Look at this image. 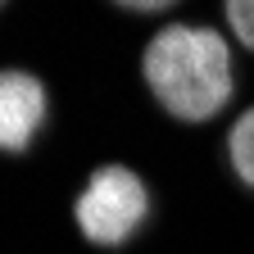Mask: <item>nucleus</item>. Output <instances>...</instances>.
Listing matches in <instances>:
<instances>
[{"label": "nucleus", "mask_w": 254, "mask_h": 254, "mask_svg": "<svg viewBox=\"0 0 254 254\" xmlns=\"http://www.w3.org/2000/svg\"><path fill=\"white\" fill-rule=\"evenodd\" d=\"M141 68L154 100L182 123H204L232 100V50L213 27H164Z\"/></svg>", "instance_id": "obj_1"}, {"label": "nucleus", "mask_w": 254, "mask_h": 254, "mask_svg": "<svg viewBox=\"0 0 254 254\" xmlns=\"http://www.w3.org/2000/svg\"><path fill=\"white\" fill-rule=\"evenodd\" d=\"M77 227L91 245H123L132 241L145 218H150V190L145 182L123 168V164H105L95 168V177L86 182V190L77 195Z\"/></svg>", "instance_id": "obj_2"}, {"label": "nucleus", "mask_w": 254, "mask_h": 254, "mask_svg": "<svg viewBox=\"0 0 254 254\" xmlns=\"http://www.w3.org/2000/svg\"><path fill=\"white\" fill-rule=\"evenodd\" d=\"M227 154H232V168L245 186H254V109H245L227 136Z\"/></svg>", "instance_id": "obj_4"}, {"label": "nucleus", "mask_w": 254, "mask_h": 254, "mask_svg": "<svg viewBox=\"0 0 254 254\" xmlns=\"http://www.w3.org/2000/svg\"><path fill=\"white\" fill-rule=\"evenodd\" d=\"M41 123H46V86L23 68H5L0 73V150L23 154L37 141Z\"/></svg>", "instance_id": "obj_3"}, {"label": "nucleus", "mask_w": 254, "mask_h": 254, "mask_svg": "<svg viewBox=\"0 0 254 254\" xmlns=\"http://www.w3.org/2000/svg\"><path fill=\"white\" fill-rule=\"evenodd\" d=\"M227 23H232V32L254 50V0H232L227 5Z\"/></svg>", "instance_id": "obj_5"}]
</instances>
